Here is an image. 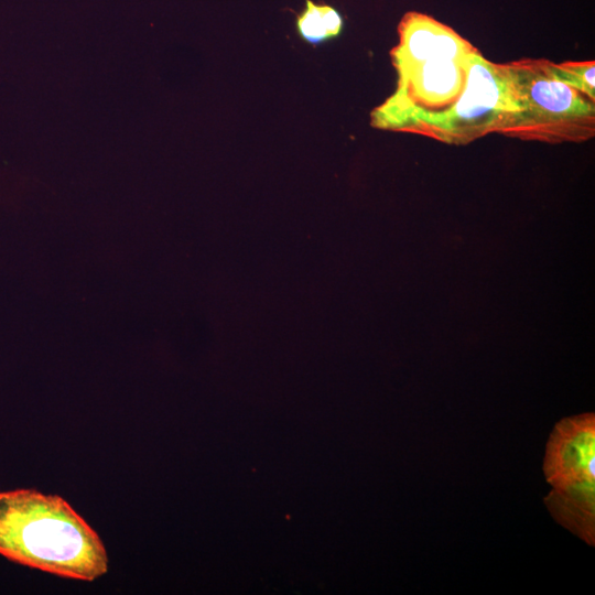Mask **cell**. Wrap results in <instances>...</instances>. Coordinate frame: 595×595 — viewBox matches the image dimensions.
<instances>
[{
  "instance_id": "6",
  "label": "cell",
  "mask_w": 595,
  "mask_h": 595,
  "mask_svg": "<svg viewBox=\"0 0 595 595\" xmlns=\"http://www.w3.org/2000/svg\"><path fill=\"white\" fill-rule=\"evenodd\" d=\"M548 67L556 79L595 99L594 61H569L563 63L548 61Z\"/></svg>"
},
{
  "instance_id": "1",
  "label": "cell",
  "mask_w": 595,
  "mask_h": 595,
  "mask_svg": "<svg viewBox=\"0 0 595 595\" xmlns=\"http://www.w3.org/2000/svg\"><path fill=\"white\" fill-rule=\"evenodd\" d=\"M398 34L397 88L372 110L371 126L455 145L497 133L508 108L499 63L424 13H405Z\"/></svg>"
},
{
  "instance_id": "4",
  "label": "cell",
  "mask_w": 595,
  "mask_h": 595,
  "mask_svg": "<svg viewBox=\"0 0 595 595\" xmlns=\"http://www.w3.org/2000/svg\"><path fill=\"white\" fill-rule=\"evenodd\" d=\"M543 470L552 486L544 502L563 527L595 544V415L569 416L554 425Z\"/></svg>"
},
{
  "instance_id": "3",
  "label": "cell",
  "mask_w": 595,
  "mask_h": 595,
  "mask_svg": "<svg viewBox=\"0 0 595 595\" xmlns=\"http://www.w3.org/2000/svg\"><path fill=\"white\" fill-rule=\"evenodd\" d=\"M499 67L508 109L498 134L547 143H578L595 137V99L556 79L548 60L521 58Z\"/></svg>"
},
{
  "instance_id": "2",
  "label": "cell",
  "mask_w": 595,
  "mask_h": 595,
  "mask_svg": "<svg viewBox=\"0 0 595 595\" xmlns=\"http://www.w3.org/2000/svg\"><path fill=\"white\" fill-rule=\"evenodd\" d=\"M0 554L86 582L109 567L105 544L88 522L63 497L30 488L0 491Z\"/></svg>"
},
{
  "instance_id": "5",
  "label": "cell",
  "mask_w": 595,
  "mask_h": 595,
  "mask_svg": "<svg viewBox=\"0 0 595 595\" xmlns=\"http://www.w3.org/2000/svg\"><path fill=\"white\" fill-rule=\"evenodd\" d=\"M296 30L304 41L317 45L340 34L343 18L328 4L305 0L304 9L296 15Z\"/></svg>"
}]
</instances>
